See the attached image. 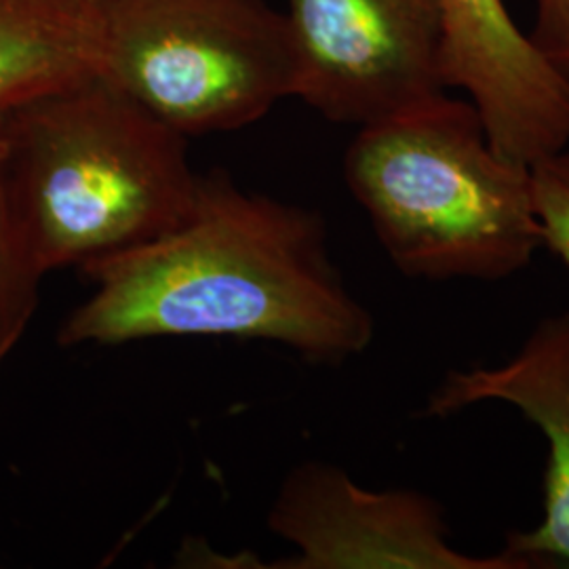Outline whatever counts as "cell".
<instances>
[{"label": "cell", "mask_w": 569, "mask_h": 569, "mask_svg": "<svg viewBox=\"0 0 569 569\" xmlns=\"http://www.w3.org/2000/svg\"><path fill=\"white\" fill-rule=\"evenodd\" d=\"M441 66L467 91L493 150L533 167L569 143V82L542 58L505 0H435Z\"/></svg>", "instance_id": "obj_7"}, {"label": "cell", "mask_w": 569, "mask_h": 569, "mask_svg": "<svg viewBox=\"0 0 569 569\" xmlns=\"http://www.w3.org/2000/svg\"><path fill=\"white\" fill-rule=\"evenodd\" d=\"M509 403L547 437L545 517L512 531L507 549L536 568H569V310L531 329L507 363L451 369L428 395L425 416L449 418L479 403Z\"/></svg>", "instance_id": "obj_8"}, {"label": "cell", "mask_w": 569, "mask_h": 569, "mask_svg": "<svg viewBox=\"0 0 569 569\" xmlns=\"http://www.w3.org/2000/svg\"><path fill=\"white\" fill-rule=\"evenodd\" d=\"M531 183L545 249L569 270V143L531 167Z\"/></svg>", "instance_id": "obj_11"}, {"label": "cell", "mask_w": 569, "mask_h": 569, "mask_svg": "<svg viewBox=\"0 0 569 569\" xmlns=\"http://www.w3.org/2000/svg\"><path fill=\"white\" fill-rule=\"evenodd\" d=\"M268 528L296 547L281 569H533L507 549L468 555L449 540L443 507L416 489H367L346 470L308 460L281 483Z\"/></svg>", "instance_id": "obj_6"}, {"label": "cell", "mask_w": 569, "mask_h": 569, "mask_svg": "<svg viewBox=\"0 0 569 569\" xmlns=\"http://www.w3.org/2000/svg\"><path fill=\"white\" fill-rule=\"evenodd\" d=\"M186 140L102 74L9 108V194L42 270L82 268L178 224L201 182Z\"/></svg>", "instance_id": "obj_2"}, {"label": "cell", "mask_w": 569, "mask_h": 569, "mask_svg": "<svg viewBox=\"0 0 569 569\" xmlns=\"http://www.w3.org/2000/svg\"><path fill=\"white\" fill-rule=\"evenodd\" d=\"M345 178L411 279L502 281L545 249L531 167L500 157L477 108L448 93L359 127Z\"/></svg>", "instance_id": "obj_3"}, {"label": "cell", "mask_w": 569, "mask_h": 569, "mask_svg": "<svg viewBox=\"0 0 569 569\" xmlns=\"http://www.w3.org/2000/svg\"><path fill=\"white\" fill-rule=\"evenodd\" d=\"M81 270L93 291L61 323V346L213 336L342 363L376 331L329 256L323 218L226 173L201 176L173 228Z\"/></svg>", "instance_id": "obj_1"}, {"label": "cell", "mask_w": 569, "mask_h": 569, "mask_svg": "<svg viewBox=\"0 0 569 569\" xmlns=\"http://www.w3.org/2000/svg\"><path fill=\"white\" fill-rule=\"evenodd\" d=\"M102 4V77L183 138L241 129L293 98L289 23L264 0Z\"/></svg>", "instance_id": "obj_4"}, {"label": "cell", "mask_w": 569, "mask_h": 569, "mask_svg": "<svg viewBox=\"0 0 569 569\" xmlns=\"http://www.w3.org/2000/svg\"><path fill=\"white\" fill-rule=\"evenodd\" d=\"M528 37L569 82V0H536V26Z\"/></svg>", "instance_id": "obj_12"}, {"label": "cell", "mask_w": 569, "mask_h": 569, "mask_svg": "<svg viewBox=\"0 0 569 569\" xmlns=\"http://www.w3.org/2000/svg\"><path fill=\"white\" fill-rule=\"evenodd\" d=\"M102 0H0V110L102 74Z\"/></svg>", "instance_id": "obj_9"}, {"label": "cell", "mask_w": 569, "mask_h": 569, "mask_svg": "<svg viewBox=\"0 0 569 569\" xmlns=\"http://www.w3.org/2000/svg\"><path fill=\"white\" fill-rule=\"evenodd\" d=\"M4 121L7 110H0V366L11 357L30 326L39 306L42 277L47 274L9 194Z\"/></svg>", "instance_id": "obj_10"}, {"label": "cell", "mask_w": 569, "mask_h": 569, "mask_svg": "<svg viewBox=\"0 0 569 569\" xmlns=\"http://www.w3.org/2000/svg\"><path fill=\"white\" fill-rule=\"evenodd\" d=\"M293 98L366 127L446 96L435 0H287Z\"/></svg>", "instance_id": "obj_5"}]
</instances>
